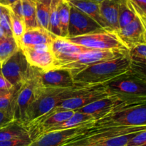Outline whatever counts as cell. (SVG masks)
Instances as JSON below:
<instances>
[{"instance_id":"cell-1","label":"cell","mask_w":146,"mask_h":146,"mask_svg":"<svg viewBox=\"0 0 146 146\" xmlns=\"http://www.w3.org/2000/svg\"><path fill=\"white\" fill-rule=\"evenodd\" d=\"M146 130L144 126H125L93 121L61 146H127L138 133Z\"/></svg>"},{"instance_id":"cell-2","label":"cell","mask_w":146,"mask_h":146,"mask_svg":"<svg viewBox=\"0 0 146 146\" xmlns=\"http://www.w3.org/2000/svg\"><path fill=\"white\" fill-rule=\"evenodd\" d=\"M132 61L128 53L91 65L73 76L76 85L92 87L105 85L131 69Z\"/></svg>"},{"instance_id":"cell-3","label":"cell","mask_w":146,"mask_h":146,"mask_svg":"<svg viewBox=\"0 0 146 146\" xmlns=\"http://www.w3.org/2000/svg\"><path fill=\"white\" fill-rule=\"evenodd\" d=\"M110 95H114L126 105L146 104V78L131 69L126 74L105 84Z\"/></svg>"},{"instance_id":"cell-4","label":"cell","mask_w":146,"mask_h":146,"mask_svg":"<svg viewBox=\"0 0 146 146\" xmlns=\"http://www.w3.org/2000/svg\"><path fill=\"white\" fill-rule=\"evenodd\" d=\"M40 70L33 67L29 78L21 85L14 87V96L12 109L14 121L24 126L27 122V114L33 103L38 96L42 88L40 80Z\"/></svg>"},{"instance_id":"cell-5","label":"cell","mask_w":146,"mask_h":146,"mask_svg":"<svg viewBox=\"0 0 146 146\" xmlns=\"http://www.w3.org/2000/svg\"><path fill=\"white\" fill-rule=\"evenodd\" d=\"M85 88L87 87H82L79 86H76L73 88H52L42 87L38 96L33 103L29 111L27 122L24 127L25 128L27 125L32 123L41 117L52 111L63 101L74 96Z\"/></svg>"},{"instance_id":"cell-6","label":"cell","mask_w":146,"mask_h":146,"mask_svg":"<svg viewBox=\"0 0 146 146\" xmlns=\"http://www.w3.org/2000/svg\"><path fill=\"white\" fill-rule=\"evenodd\" d=\"M66 38L70 42L92 49L112 50L125 53L129 51L116 34L106 30Z\"/></svg>"},{"instance_id":"cell-7","label":"cell","mask_w":146,"mask_h":146,"mask_svg":"<svg viewBox=\"0 0 146 146\" xmlns=\"http://www.w3.org/2000/svg\"><path fill=\"white\" fill-rule=\"evenodd\" d=\"M123 54H127V53L112 51V50L93 49L87 52L74 56L70 59L56 64L54 66V68L68 70L71 72L72 76H74L76 73L82 71L90 66L101 61L112 59Z\"/></svg>"},{"instance_id":"cell-8","label":"cell","mask_w":146,"mask_h":146,"mask_svg":"<svg viewBox=\"0 0 146 146\" xmlns=\"http://www.w3.org/2000/svg\"><path fill=\"white\" fill-rule=\"evenodd\" d=\"M98 121L125 126L146 125V104L124 106L112 111Z\"/></svg>"},{"instance_id":"cell-9","label":"cell","mask_w":146,"mask_h":146,"mask_svg":"<svg viewBox=\"0 0 146 146\" xmlns=\"http://www.w3.org/2000/svg\"><path fill=\"white\" fill-rule=\"evenodd\" d=\"M33 67L30 66L21 49L0 64V71L4 78L14 87L21 85L31 74Z\"/></svg>"},{"instance_id":"cell-10","label":"cell","mask_w":146,"mask_h":146,"mask_svg":"<svg viewBox=\"0 0 146 146\" xmlns=\"http://www.w3.org/2000/svg\"><path fill=\"white\" fill-rule=\"evenodd\" d=\"M110 94L105 85L87 87L71 98L66 99L53 111H77L96 101L108 96Z\"/></svg>"},{"instance_id":"cell-11","label":"cell","mask_w":146,"mask_h":146,"mask_svg":"<svg viewBox=\"0 0 146 146\" xmlns=\"http://www.w3.org/2000/svg\"><path fill=\"white\" fill-rule=\"evenodd\" d=\"M30 66L42 72L53 69L55 59L51 50V45L42 44L30 47H21Z\"/></svg>"},{"instance_id":"cell-12","label":"cell","mask_w":146,"mask_h":146,"mask_svg":"<svg viewBox=\"0 0 146 146\" xmlns=\"http://www.w3.org/2000/svg\"><path fill=\"white\" fill-rule=\"evenodd\" d=\"M104 30L105 29L91 17L71 4L68 37L78 36Z\"/></svg>"},{"instance_id":"cell-13","label":"cell","mask_w":146,"mask_h":146,"mask_svg":"<svg viewBox=\"0 0 146 146\" xmlns=\"http://www.w3.org/2000/svg\"><path fill=\"white\" fill-rule=\"evenodd\" d=\"M116 34L128 50L138 45L146 44L145 26L138 17L128 25L120 29Z\"/></svg>"},{"instance_id":"cell-14","label":"cell","mask_w":146,"mask_h":146,"mask_svg":"<svg viewBox=\"0 0 146 146\" xmlns=\"http://www.w3.org/2000/svg\"><path fill=\"white\" fill-rule=\"evenodd\" d=\"M51 50L55 59V66L70 59L74 56L93 49L70 42L65 38L56 37L51 44Z\"/></svg>"},{"instance_id":"cell-15","label":"cell","mask_w":146,"mask_h":146,"mask_svg":"<svg viewBox=\"0 0 146 146\" xmlns=\"http://www.w3.org/2000/svg\"><path fill=\"white\" fill-rule=\"evenodd\" d=\"M128 106L114 95H110L105 98L96 101L76 111L92 115L96 119L104 116L115 109Z\"/></svg>"},{"instance_id":"cell-16","label":"cell","mask_w":146,"mask_h":146,"mask_svg":"<svg viewBox=\"0 0 146 146\" xmlns=\"http://www.w3.org/2000/svg\"><path fill=\"white\" fill-rule=\"evenodd\" d=\"M40 80L44 88H68L76 86L73 76L68 70L53 68L40 74Z\"/></svg>"},{"instance_id":"cell-17","label":"cell","mask_w":146,"mask_h":146,"mask_svg":"<svg viewBox=\"0 0 146 146\" xmlns=\"http://www.w3.org/2000/svg\"><path fill=\"white\" fill-rule=\"evenodd\" d=\"M88 124L89 123L71 129L54 131L44 134L33 141L29 146H61Z\"/></svg>"},{"instance_id":"cell-18","label":"cell","mask_w":146,"mask_h":146,"mask_svg":"<svg viewBox=\"0 0 146 146\" xmlns=\"http://www.w3.org/2000/svg\"><path fill=\"white\" fill-rule=\"evenodd\" d=\"M56 37L49 31L40 27L29 29H26L19 46V48H21L42 44L51 45Z\"/></svg>"},{"instance_id":"cell-19","label":"cell","mask_w":146,"mask_h":146,"mask_svg":"<svg viewBox=\"0 0 146 146\" xmlns=\"http://www.w3.org/2000/svg\"><path fill=\"white\" fill-rule=\"evenodd\" d=\"M120 0H105L100 3L101 15L107 27V31L117 34L119 31L118 10Z\"/></svg>"},{"instance_id":"cell-20","label":"cell","mask_w":146,"mask_h":146,"mask_svg":"<svg viewBox=\"0 0 146 146\" xmlns=\"http://www.w3.org/2000/svg\"><path fill=\"white\" fill-rule=\"evenodd\" d=\"M70 4L91 17L104 29L107 31V27L101 15L100 4L93 0H74L70 2Z\"/></svg>"},{"instance_id":"cell-21","label":"cell","mask_w":146,"mask_h":146,"mask_svg":"<svg viewBox=\"0 0 146 146\" xmlns=\"http://www.w3.org/2000/svg\"><path fill=\"white\" fill-rule=\"evenodd\" d=\"M96 120V118L93 117L92 115L75 111L74 115L71 118H68L67 121L58 124L55 126L51 127L49 129L46 131L44 133V134L48 133L50 132H54V131H64V130L71 129V128H76V127L90 123L93 122Z\"/></svg>"},{"instance_id":"cell-22","label":"cell","mask_w":146,"mask_h":146,"mask_svg":"<svg viewBox=\"0 0 146 146\" xmlns=\"http://www.w3.org/2000/svg\"><path fill=\"white\" fill-rule=\"evenodd\" d=\"M30 138L27 130L17 122L0 129V141H12Z\"/></svg>"},{"instance_id":"cell-23","label":"cell","mask_w":146,"mask_h":146,"mask_svg":"<svg viewBox=\"0 0 146 146\" xmlns=\"http://www.w3.org/2000/svg\"><path fill=\"white\" fill-rule=\"evenodd\" d=\"M51 0H36V20L38 27L49 31Z\"/></svg>"},{"instance_id":"cell-24","label":"cell","mask_w":146,"mask_h":146,"mask_svg":"<svg viewBox=\"0 0 146 146\" xmlns=\"http://www.w3.org/2000/svg\"><path fill=\"white\" fill-rule=\"evenodd\" d=\"M23 8V17L26 29L36 28V0H21Z\"/></svg>"},{"instance_id":"cell-25","label":"cell","mask_w":146,"mask_h":146,"mask_svg":"<svg viewBox=\"0 0 146 146\" xmlns=\"http://www.w3.org/2000/svg\"><path fill=\"white\" fill-rule=\"evenodd\" d=\"M70 10H71L70 3L60 0L58 4V17H59V27L61 38H66L68 37Z\"/></svg>"},{"instance_id":"cell-26","label":"cell","mask_w":146,"mask_h":146,"mask_svg":"<svg viewBox=\"0 0 146 146\" xmlns=\"http://www.w3.org/2000/svg\"><path fill=\"white\" fill-rule=\"evenodd\" d=\"M19 49L14 37L6 36L0 41V64L4 63Z\"/></svg>"},{"instance_id":"cell-27","label":"cell","mask_w":146,"mask_h":146,"mask_svg":"<svg viewBox=\"0 0 146 146\" xmlns=\"http://www.w3.org/2000/svg\"><path fill=\"white\" fill-rule=\"evenodd\" d=\"M136 17V14L130 6L128 0H120L118 10L119 30L132 22Z\"/></svg>"},{"instance_id":"cell-28","label":"cell","mask_w":146,"mask_h":146,"mask_svg":"<svg viewBox=\"0 0 146 146\" xmlns=\"http://www.w3.org/2000/svg\"><path fill=\"white\" fill-rule=\"evenodd\" d=\"M60 0H51V13H50L49 31L56 37H61L58 17V4Z\"/></svg>"},{"instance_id":"cell-29","label":"cell","mask_w":146,"mask_h":146,"mask_svg":"<svg viewBox=\"0 0 146 146\" xmlns=\"http://www.w3.org/2000/svg\"><path fill=\"white\" fill-rule=\"evenodd\" d=\"M10 18H11V31H12V36L17 42L18 45L21 41V38L24 35L26 31V27L24 24V20L21 19L15 15L11 10L9 9Z\"/></svg>"},{"instance_id":"cell-30","label":"cell","mask_w":146,"mask_h":146,"mask_svg":"<svg viewBox=\"0 0 146 146\" xmlns=\"http://www.w3.org/2000/svg\"><path fill=\"white\" fill-rule=\"evenodd\" d=\"M128 56L133 64L146 66V44L131 48L128 51Z\"/></svg>"},{"instance_id":"cell-31","label":"cell","mask_w":146,"mask_h":146,"mask_svg":"<svg viewBox=\"0 0 146 146\" xmlns=\"http://www.w3.org/2000/svg\"><path fill=\"white\" fill-rule=\"evenodd\" d=\"M130 6L143 24L146 22V0H128Z\"/></svg>"},{"instance_id":"cell-32","label":"cell","mask_w":146,"mask_h":146,"mask_svg":"<svg viewBox=\"0 0 146 146\" xmlns=\"http://www.w3.org/2000/svg\"><path fill=\"white\" fill-rule=\"evenodd\" d=\"M0 27L4 29L7 36H12L9 9L7 6L2 5V10L0 16Z\"/></svg>"},{"instance_id":"cell-33","label":"cell","mask_w":146,"mask_h":146,"mask_svg":"<svg viewBox=\"0 0 146 146\" xmlns=\"http://www.w3.org/2000/svg\"><path fill=\"white\" fill-rule=\"evenodd\" d=\"M14 91L15 89L14 87L7 94L0 96V111H4L11 108L14 96Z\"/></svg>"},{"instance_id":"cell-34","label":"cell","mask_w":146,"mask_h":146,"mask_svg":"<svg viewBox=\"0 0 146 146\" xmlns=\"http://www.w3.org/2000/svg\"><path fill=\"white\" fill-rule=\"evenodd\" d=\"M15 122L14 119L12 109L0 111V129Z\"/></svg>"},{"instance_id":"cell-35","label":"cell","mask_w":146,"mask_h":146,"mask_svg":"<svg viewBox=\"0 0 146 146\" xmlns=\"http://www.w3.org/2000/svg\"><path fill=\"white\" fill-rule=\"evenodd\" d=\"M127 146H146V130L138 133L130 140Z\"/></svg>"},{"instance_id":"cell-36","label":"cell","mask_w":146,"mask_h":146,"mask_svg":"<svg viewBox=\"0 0 146 146\" xmlns=\"http://www.w3.org/2000/svg\"><path fill=\"white\" fill-rule=\"evenodd\" d=\"M32 142L30 138L12 140V141H0V146H29Z\"/></svg>"},{"instance_id":"cell-37","label":"cell","mask_w":146,"mask_h":146,"mask_svg":"<svg viewBox=\"0 0 146 146\" xmlns=\"http://www.w3.org/2000/svg\"><path fill=\"white\" fill-rule=\"evenodd\" d=\"M9 8V9L15 14L17 17L20 18L21 19L24 20V17H23V8H22V2L21 0H19V1H16L14 4H11L9 6H7Z\"/></svg>"},{"instance_id":"cell-38","label":"cell","mask_w":146,"mask_h":146,"mask_svg":"<svg viewBox=\"0 0 146 146\" xmlns=\"http://www.w3.org/2000/svg\"><path fill=\"white\" fill-rule=\"evenodd\" d=\"M13 88H14V86L4 78V76L1 74V71H0V90L10 91Z\"/></svg>"},{"instance_id":"cell-39","label":"cell","mask_w":146,"mask_h":146,"mask_svg":"<svg viewBox=\"0 0 146 146\" xmlns=\"http://www.w3.org/2000/svg\"><path fill=\"white\" fill-rule=\"evenodd\" d=\"M132 68L136 71L137 72L140 73L141 74L143 75L146 78V66H144L138 65V64H135L132 63Z\"/></svg>"},{"instance_id":"cell-40","label":"cell","mask_w":146,"mask_h":146,"mask_svg":"<svg viewBox=\"0 0 146 146\" xmlns=\"http://www.w3.org/2000/svg\"><path fill=\"white\" fill-rule=\"evenodd\" d=\"M17 1H19V0H0V4L4 6H9Z\"/></svg>"},{"instance_id":"cell-41","label":"cell","mask_w":146,"mask_h":146,"mask_svg":"<svg viewBox=\"0 0 146 146\" xmlns=\"http://www.w3.org/2000/svg\"><path fill=\"white\" fill-rule=\"evenodd\" d=\"M6 36H7V34H6L5 31H4V29L0 27V41H1V39H3V38H5Z\"/></svg>"},{"instance_id":"cell-42","label":"cell","mask_w":146,"mask_h":146,"mask_svg":"<svg viewBox=\"0 0 146 146\" xmlns=\"http://www.w3.org/2000/svg\"><path fill=\"white\" fill-rule=\"evenodd\" d=\"M9 91H4V90H0V96H1L4 95V94H7Z\"/></svg>"},{"instance_id":"cell-43","label":"cell","mask_w":146,"mask_h":146,"mask_svg":"<svg viewBox=\"0 0 146 146\" xmlns=\"http://www.w3.org/2000/svg\"><path fill=\"white\" fill-rule=\"evenodd\" d=\"M93 1H96V2H97V3H98V4H100V3L103 2V1H105V0H93Z\"/></svg>"},{"instance_id":"cell-44","label":"cell","mask_w":146,"mask_h":146,"mask_svg":"<svg viewBox=\"0 0 146 146\" xmlns=\"http://www.w3.org/2000/svg\"><path fill=\"white\" fill-rule=\"evenodd\" d=\"M2 5H3V4H0V16H1V10H2Z\"/></svg>"},{"instance_id":"cell-45","label":"cell","mask_w":146,"mask_h":146,"mask_svg":"<svg viewBox=\"0 0 146 146\" xmlns=\"http://www.w3.org/2000/svg\"><path fill=\"white\" fill-rule=\"evenodd\" d=\"M62 1H66V2H68V3H70V2H71V1H74V0H62Z\"/></svg>"},{"instance_id":"cell-46","label":"cell","mask_w":146,"mask_h":146,"mask_svg":"<svg viewBox=\"0 0 146 146\" xmlns=\"http://www.w3.org/2000/svg\"><path fill=\"white\" fill-rule=\"evenodd\" d=\"M144 26H145V30H146V22L145 23V24H143Z\"/></svg>"},{"instance_id":"cell-47","label":"cell","mask_w":146,"mask_h":146,"mask_svg":"<svg viewBox=\"0 0 146 146\" xmlns=\"http://www.w3.org/2000/svg\"><path fill=\"white\" fill-rule=\"evenodd\" d=\"M41 1H43V0H41Z\"/></svg>"}]
</instances>
